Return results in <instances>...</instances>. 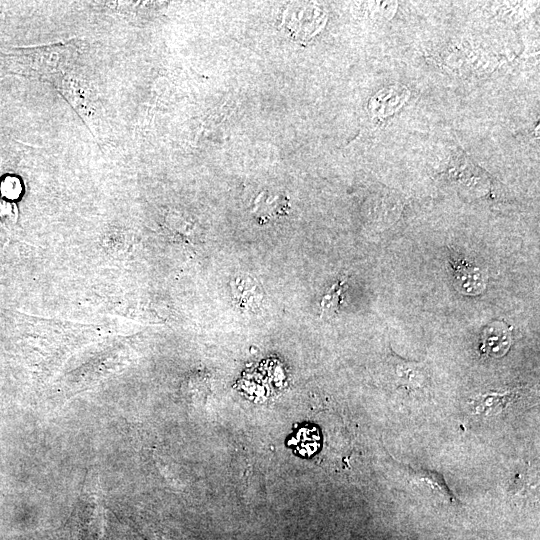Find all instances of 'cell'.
I'll return each instance as SVG.
<instances>
[{
  "label": "cell",
  "mask_w": 540,
  "mask_h": 540,
  "mask_svg": "<svg viewBox=\"0 0 540 540\" xmlns=\"http://www.w3.org/2000/svg\"><path fill=\"white\" fill-rule=\"evenodd\" d=\"M82 42H68L21 49L11 54L18 73L59 87L64 75L79 57Z\"/></svg>",
  "instance_id": "6da1fadb"
},
{
  "label": "cell",
  "mask_w": 540,
  "mask_h": 540,
  "mask_svg": "<svg viewBox=\"0 0 540 540\" xmlns=\"http://www.w3.org/2000/svg\"><path fill=\"white\" fill-rule=\"evenodd\" d=\"M406 470L410 482L422 489L427 495L436 496L452 504L458 503L441 474L429 470L412 469L411 467H406Z\"/></svg>",
  "instance_id": "7a4b0ae2"
},
{
  "label": "cell",
  "mask_w": 540,
  "mask_h": 540,
  "mask_svg": "<svg viewBox=\"0 0 540 540\" xmlns=\"http://www.w3.org/2000/svg\"><path fill=\"white\" fill-rule=\"evenodd\" d=\"M455 288L465 295H478L485 289V279L480 268L459 259L452 262Z\"/></svg>",
  "instance_id": "3957f363"
},
{
  "label": "cell",
  "mask_w": 540,
  "mask_h": 540,
  "mask_svg": "<svg viewBox=\"0 0 540 540\" xmlns=\"http://www.w3.org/2000/svg\"><path fill=\"white\" fill-rule=\"evenodd\" d=\"M390 363L393 365L394 380L399 387L408 390L423 388L427 382V374L422 364L406 361L391 353Z\"/></svg>",
  "instance_id": "277c9868"
},
{
  "label": "cell",
  "mask_w": 540,
  "mask_h": 540,
  "mask_svg": "<svg viewBox=\"0 0 540 540\" xmlns=\"http://www.w3.org/2000/svg\"><path fill=\"white\" fill-rule=\"evenodd\" d=\"M511 344V334L505 324L494 323L483 332L481 349L491 355L505 354Z\"/></svg>",
  "instance_id": "5b68a950"
},
{
  "label": "cell",
  "mask_w": 540,
  "mask_h": 540,
  "mask_svg": "<svg viewBox=\"0 0 540 540\" xmlns=\"http://www.w3.org/2000/svg\"><path fill=\"white\" fill-rule=\"evenodd\" d=\"M344 282L334 284L332 288L325 294L321 301L323 311H335L341 301Z\"/></svg>",
  "instance_id": "8992f818"
}]
</instances>
